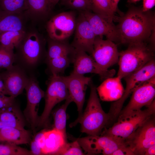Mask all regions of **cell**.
I'll return each instance as SVG.
<instances>
[{
    "instance_id": "3",
    "label": "cell",
    "mask_w": 155,
    "mask_h": 155,
    "mask_svg": "<svg viewBox=\"0 0 155 155\" xmlns=\"http://www.w3.org/2000/svg\"><path fill=\"white\" fill-rule=\"evenodd\" d=\"M44 41L36 30L27 31L15 48L16 62L25 70L32 69L40 63L44 53Z\"/></svg>"
},
{
    "instance_id": "29",
    "label": "cell",
    "mask_w": 155,
    "mask_h": 155,
    "mask_svg": "<svg viewBox=\"0 0 155 155\" xmlns=\"http://www.w3.org/2000/svg\"><path fill=\"white\" fill-rule=\"evenodd\" d=\"M73 57L64 55L55 57L46 61L52 75H59L63 72L72 62Z\"/></svg>"
},
{
    "instance_id": "22",
    "label": "cell",
    "mask_w": 155,
    "mask_h": 155,
    "mask_svg": "<svg viewBox=\"0 0 155 155\" xmlns=\"http://www.w3.org/2000/svg\"><path fill=\"white\" fill-rule=\"evenodd\" d=\"M30 131L25 129L6 126L0 129V143H10L17 145L26 144L31 140Z\"/></svg>"
},
{
    "instance_id": "5",
    "label": "cell",
    "mask_w": 155,
    "mask_h": 155,
    "mask_svg": "<svg viewBox=\"0 0 155 155\" xmlns=\"http://www.w3.org/2000/svg\"><path fill=\"white\" fill-rule=\"evenodd\" d=\"M146 107L126 118L117 120L111 127L103 130L100 135L109 136L124 142L138 128L154 115L155 100Z\"/></svg>"
},
{
    "instance_id": "34",
    "label": "cell",
    "mask_w": 155,
    "mask_h": 155,
    "mask_svg": "<svg viewBox=\"0 0 155 155\" xmlns=\"http://www.w3.org/2000/svg\"><path fill=\"white\" fill-rule=\"evenodd\" d=\"M73 9L83 11L90 10L89 0H70L64 2Z\"/></svg>"
},
{
    "instance_id": "38",
    "label": "cell",
    "mask_w": 155,
    "mask_h": 155,
    "mask_svg": "<svg viewBox=\"0 0 155 155\" xmlns=\"http://www.w3.org/2000/svg\"><path fill=\"white\" fill-rule=\"evenodd\" d=\"M143 11L146 12L152 8L155 5V0H143Z\"/></svg>"
},
{
    "instance_id": "2",
    "label": "cell",
    "mask_w": 155,
    "mask_h": 155,
    "mask_svg": "<svg viewBox=\"0 0 155 155\" xmlns=\"http://www.w3.org/2000/svg\"><path fill=\"white\" fill-rule=\"evenodd\" d=\"M89 84L90 94L84 112L70 126L73 127L79 123L82 133L88 135H100L103 128L111 121L108 113H106L102 108L96 87L91 81Z\"/></svg>"
},
{
    "instance_id": "15",
    "label": "cell",
    "mask_w": 155,
    "mask_h": 155,
    "mask_svg": "<svg viewBox=\"0 0 155 155\" xmlns=\"http://www.w3.org/2000/svg\"><path fill=\"white\" fill-rule=\"evenodd\" d=\"M0 73L4 81L6 95L16 98L22 93L29 78L24 69L18 65H13Z\"/></svg>"
},
{
    "instance_id": "12",
    "label": "cell",
    "mask_w": 155,
    "mask_h": 155,
    "mask_svg": "<svg viewBox=\"0 0 155 155\" xmlns=\"http://www.w3.org/2000/svg\"><path fill=\"white\" fill-rule=\"evenodd\" d=\"M124 142L134 155H144L147 148L155 144L154 115L138 128Z\"/></svg>"
},
{
    "instance_id": "44",
    "label": "cell",
    "mask_w": 155,
    "mask_h": 155,
    "mask_svg": "<svg viewBox=\"0 0 155 155\" xmlns=\"http://www.w3.org/2000/svg\"><path fill=\"white\" fill-rule=\"evenodd\" d=\"M140 0H129V1L130 2H135Z\"/></svg>"
},
{
    "instance_id": "30",
    "label": "cell",
    "mask_w": 155,
    "mask_h": 155,
    "mask_svg": "<svg viewBox=\"0 0 155 155\" xmlns=\"http://www.w3.org/2000/svg\"><path fill=\"white\" fill-rule=\"evenodd\" d=\"M26 0H0V10L13 13L24 12L27 9Z\"/></svg>"
},
{
    "instance_id": "36",
    "label": "cell",
    "mask_w": 155,
    "mask_h": 155,
    "mask_svg": "<svg viewBox=\"0 0 155 155\" xmlns=\"http://www.w3.org/2000/svg\"><path fill=\"white\" fill-rule=\"evenodd\" d=\"M111 155H134L130 148L125 143L115 151Z\"/></svg>"
},
{
    "instance_id": "20",
    "label": "cell",
    "mask_w": 155,
    "mask_h": 155,
    "mask_svg": "<svg viewBox=\"0 0 155 155\" xmlns=\"http://www.w3.org/2000/svg\"><path fill=\"white\" fill-rule=\"evenodd\" d=\"M118 77L107 78L96 88L100 99L103 101H116L121 97L124 89Z\"/></svg>"
},
{
    "instance_id": "17",
    "label": "cell",
    "mask_w": 155,
    "mask_h": 155,
    "mask_svg": "<svg viewBox=\"0 0 155 155\" xmlns=\"http://www.w3.org/2000/svg\"><path fill=\"white\" fill-rule=\"evenodd\" d=\"M69 93L68 98L76 105L78 112V118L80 117L83 113L85 102V91L87 86L91 81L90 77L71 73L65 76Z\"/></svg>"
},
{
    "instance_id": "41",
    "label": "cell",
    "mask_w": 155,
    "mask_h": 155,
    "mask_svg": "<svg viewBox=\"0 0 155 155\" xmlns=\"http://www.w3.org/2000/svg\"><path fill=\"white\" fill-rule=\"evenodd\" d=\"M60 0H49V1L52 8H53Z\"/></svg>"
},
{
    "instance_id": "39",
    "label": "cell",
    "mask_w": 155,
    "mask_h": 155,
    "mask_svg": "<svg viewBox=\"0 0 155 155\" xmlns=\"http://www.w3.org/2000/svg\"><path fill=\"white\" fill-rule=\"evenodd\" d=\"M155 154V144L147 148L144 153V155H154Z\"/></svg>"
},
{
    "instance_id": "25",
    "label": "cell",
    "mask_w": 155,
    "mask_h": 155,
    "mask_svg": "<svg viewBox=\"0 0 155 155\" xmlns=\"http://www.w3.org/2000/svg\"><path fill=\"white\" fill-rule=\"evenodd\" d=\"M64 41H56L50 39L46 54V61L61 56L69 55L73 54L75 49Z\"/></svg>"
},
{
    "instance_id": "8",
    "label": "cell",
    "mask_w": 155,
    "mask_h": 155,
    "mask_svg": "<svg viewBox=\"0 0 155 155\" xmlns=\"http://www.w3.org/2000/svg\"><path fill=\"white\" fill-rule=\"evenodd\" d=\"M119 55L117 45L113 42L96 36L91 56L98 67L102 72L113 77L115 74L114 69L108 70L110 67L118 63Z\"/></svg>"
},
{
    "instance_id": "6",
    "label": "cell",
    "mask_w": 155,
    "mask_h": 155,
    "mask_svg": "<svg viewBox=\"0 0 155 155\" xmlns=\"http://www.w3.org/2000/svg\"><path fill=\"white\" fill-rule=\"evenodd\" d=\"M155 76L154 59L136 71L125 77L126 86L123 95L111 104L108 113L112 121L117 119L125 100L136 88Z\"/></svg>"
},
{
    "instance_id": "13",
    "label": "cell",
    "mask_w": 155,
    "mask_h": 155,
    "mask_svg": "<svg viewBox=\"0 0 155 155\" xmlns=\"http://www.w3.org/2000/svg\"><path fill=\"white\" fill-rule=\"evenodd\" d=\"M85 152L89 154L111 155L125 142L104 135H88L77 139Z\"/></svg>"
},
{
    "instance_id": "23",
    "label": "cell",
    "mask_w": 155,
    "mask_h": 155,
    "mask_svg": "<svg viewBox=\"0 0 155 155\" xmlns=\"http://www.w3.org/2000/svg\"><path fill=\"white\" fill-rule=\"evenodd\" d=\"M27 9L24 11L28 19L36 22L47 16L52 8L49 0H26Z\"/></svg>"
},
{
    "instance_id": "26",
    "label": "cell",
    "mask_w": 155,
    "mask_h": 155,
    "mask_svg": "<svg viewBox=\"0 0 155 155\" xmlns=\"http://www.w3.org/2000/svg\"><path fill=\"white\" fill-rule=\"evenodd\" d=\"M90 10L94 13L109 18L113 21L116 11L111 0H89Z\"/></svg>"
},
{
    "instance_id": "18",
    "label": "cell",
    "mask_w": 155,
    "mask_h": 155,
    "mask_svg": "<svg viewBox=\"0 0 155 155\" xmlns=\"http://www.w3.org/2000/svg\"><path fill=\"white\" fill-rule=\"evenodd\" d=\"M66 136L53 128L36 134L33 138L38 143L42 155H57L66 142Z\"/></svg>"
},
{
    "instance_id": "43",
    "label": "cell",
    "mask_w": 155,
    "mask_h": 155,
    "mask_svg": "<svg viewBox=\"0 0 155 155\" xmlns=\"http://www.w3.org/2000/svg\"><path fill=\"white\" fill-rule=\"evenodd\" d=\"M6 126H9L7 124L2 121L0 120V129Z\"/></svg>"
},
{
    "instance_id": "16",
    "label": "cell",
    "mask_w": 155,
    "mask_h": 155,
    "mask_svg": "<svg viewBox=\"0 0 155 155\" xmlns=\"http://www.w3.org/2000/svg\"><path fill=\"white\" fill-rule=\"evenodd\" d=\"M75 31L71 46L75 50L84 51L91 55L96 36L82 12L76 19Z\"/></svg>"
},
{
    "instance_id": "45",
    "label": "cell",
    "mask_w": 155,
    "mask_h": 155,
    "mask_svg": "<svg viewBox=\"0 0 155 155\" xmlns=\"http://www.w3.org/2000/svg\"><path fill=\"white\" fill-rule=\"evenodd\" d=\"M69 0H62V1H63L64 2H65V1H69Z\"/></svg>"
},
{
    "instance_id": "19",
    "label": "cell",
    "mask_w": 155,
    "mask_h": 155,
    "mask_svg": "<svg viewBox=\"0 0 155 155\" xmlns=\"http://www.w3.org/2000/svg\"><path fill=\"white\" fill-rule=\"evenodd\" d=\"M72 62L73 69L71 73L80 75L94 73L98 75L102 79L110 78L100 70L92 57L85 52L75 49Z\"/></svg>"
},
{
    "instance_id": "11",
    "label": "cell",
    "mask_w": 155,
    "mask_h": 155,
    "mask_svg": "<svg viewBox=\"0 0 155 155\" xmlns=\"http://www.w3.org/2000/svg\"><path fill=\"white\" fill-rule=\"evenodd\" d=\"M25 89L27 102L23 115L34 134L39 118L38 106L41 99L44 96L45 92L40 88L36 78L33 75L29 77Z\"/></svg>"
},
{
    "instance_id": "7",
    "label": "cell",
    "mask_w": 155,
    "mask_h": 155,
    "mask_svg": "<svg viewBox=\"0 0 155 155\" xmlns=\"http://www.w3.org/2000/svg\"><path fill=\"white\" fill-rule=\"evenodd\" d=\"M68 97V91L65 76L52 75L45 92L44 107L42 114L39 117L37 127L46 125L54 107L58 103L66 100Z\"/></svg>"
},
{
    "instance_id": "28",
    "label": "cell",
    "mask_w": 155,
    "mask_h": 155,
    "mask_svg": "<svg viewBox=\"0 0 155 155\" xmlns=\"http://www.w3.org/2000/svg\"><path fill=\"white\" fill-rule=\"evenodd\" d=\"M72 102L68 98L64 104L55 111L53 115V128L61 132L66 136V109L69 104Z\"/></svg>"
},
{
    "instance_id": "27",
    "label": "cell",
    "mask_w": 155,
    "mask_h": 155,
    "mask_svg": "<svg viewBox=\"0 0 155 155\" xmlns=\"http://www.w3.org/2000/svg\"><path fill=\"white\" fill-rule=\"evenodd\" d=\"M26 30L8 31L1 33L0 44L7 48L14 49L23 38Z\"/></svg>"
},
{
    "instance_id": "14",
    "label": "cell",
    "mask_w": 155,
    "mask_h": 155,
    "mask_svg": "<svg viewBox=\"0 0 155 155\" xmlns=\"http://www.w3.org/2000/svg\"><path fill=\"white\" fill-rule=\"evenodd\" d=\"M82 13L89 23L96 36L102 38L105 36L107 39L113 42L120 43L119 31L113 20L90 11H83Z\"/></svg>"
},
{
    "instance_id": "37",
    "label": "cell",
    "mask_w": 155,
    "mask_h": 155,
    "mask_svg": "<svg viewBox=\"0 0 155 155\" xmlns=\"http://www.w3.org/2000/svg\"><path fill=\"white\" fill-rule=\"evenodd\" d=\"M30 151L32 155H42L41 148L38 142L34 138L30 142Z\"/></svg>"
},
{
    "instance_id": "4",
    "label": "cell",
    "mask_w": 155,
    "mask_h": 155,
    "mask_svg": "<svg viewBox=\"0 0 155 155\" xmlns=\"http://www.w3.org/2000/svg\"><path fill=\"white\" fill-rule=\"evenodd\" d=\"M129 45L126 50L119 52L117 76L121 79L139 70L154 59L152 48L144 42Z\"/></svg>"
},
{
    "instance_id": "24",
    "label": "cell",
    "mask_w": 155,
    "mask_h": 155,
    "mask_svg": "<svg viewBox=\"0 0 155 155\" xmlns=\"http://www.w3.org/2000/svg\"><path fill=\"white\" fill-rule=\"evenodd\" d=\"M0 120L9 126L24 129L25 119L15 103L0 111Z\"/></svg>"
},
{
    "instance_id": "9",
    "label": "cell",
    "mask_w": 155,
    "mask_h": 155,
    "mask_svg": "<svg viewBox=\"0 0 155 155\" xmlns=\"http://www.w3.org/2000/svg\"><path fill=\"white\" fill-rule=\"evenodd\" d=\"M132 93L129 103L121 111L117 120L126 118L141 110L143 107L151 104L155 98V76L136 88Z\"/></svg>"
},
{
    "instance_id": "33",
    "label": "cell",
    "mask_w": 155,
    "mask_h": 155,
    "mask_svg": "<svg viewBox=\"0 0 155 155\" xmlns=\"http://www.w3.org/2000/svg\"><path fill=\"white\" fill-rule=\"evenodd\" d=\"M84 154L77 140L72 142H67L58 152L57 155H82Z\"/></svg>"
},
{
    "instance_id": "31",
    "label": "cell",
    "mask_w": 155,
    "mask_h": 155,
    "mask_svg": "<svg viewBox=\"0 0 155 155\" xmlns=\"http://www.w3.org/2000/svg\"><path fill=\"white\" fill-rule=\"evenodd\" d=\"M16 61L14 49L0 44V69H7L11 67Z\"/></svg>"
},
{
    "instance_id": "1",
    "label": "cell",
    "mask_w": 155,
    "mask_h": 155,
    "mask_svg": "<svg viewBox=\"0 0 155 155\" xmlns=\"http://www.w3.org/2000/svg\"><path fill=\"white\" fill-rule=\"evenodd\" d=\"M117 27L120 43L144 42L154 33L155 17L149 11L144 12L142 8L132 7L119 19Z\"/></svg>"
},
{
    "instance_id": "35",
    "label": "cell",
    "mask_w": 155,
    "mask_h": 155,
    "mask_svg": "<svg viewBox=\"0 0 155 155\" xmlns=\"http://www.w3.org/2000/svg\"><path fill=\"white\" fill-rule=\"evenodd\" d=\"M15 98L4 94L0 95V111L7 108L15 103Z\"/></svg>"
},
{
    "instance_id": "10",
    "label": "cell",
    "mask_w": 155,
    "mask_h": 155,
    "mask_svg": "<svg viewBox=\"0 0 155 155\" xmlns=\"http://www.w3.org/2000/svg\"><path fill=\"white\" fill-rule=\"evenodd\" d=\"M75 15L73 11L64 12L53 17L48 22L46 29L50 39L64 41L75 31Z\"/></svg>"
},
{
    "instance_id": "42",
    "label": "cell",
    "mask_w": 155,
    "mask_h": 155,
    "mask_svg": "<svg viewBox=\"0 0 155 155\" xmlns=\"http://www.w3.org/2000/svg\"><path fill=\"white\" fill-rule=\"evenodd\" d=\"M120 0H111L114 9L116 11L118 3Z\"/></svg>"
},
{
    "instance_id": "40",
    "label": "cell",
    "mask_w": 155,
    "mask_h": 155,
    "mask_svg": "<svg viewBox=\"0 0 155 155\" xmlns=\"http://www.w3.org/2000/svg\"><path fill=\"white\" fill-rule=\"evenodd\" d=\"M5 94V88L3 80L0 73V95Z\"/></svg>"
},
{
    "instance_id": "21",
    "label": "cell",
    "mask_w": 155,
    "mask_h": 155,
    "mask_svg": "<svg viewBox=\"0 0 155 155\" xmlns=\"http://www.w3.org/2000/svg\"><path fill=\"white\" fill-rule=\"evenodd\" d=\"M27 19L24 12L13 13L0 10V34L8 31L26 30Z\"/></svg>"
},
{
    "instance_id": "32",
    "label": "cell",
    "mask_w": 155,
    "mask_h": 155,
    "mask_svg": "<svg viewBox=\"0 0 155 155\" xmlns=\"http://www.w3.org/2000/svg\"><path fill=\"white\" fill-rule=\"evenodd\" d=\"M0 155H32L30 150L10 143H0Z\"/></svg>"
}]
</instances>
